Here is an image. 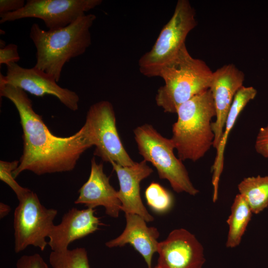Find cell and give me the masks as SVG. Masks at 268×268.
Instances as JSON below:
<instances>
[{"label":"cell","mask_w":268,"mask_h":268,"mask_svg":"<svg viewBox=\"0 0 268 268\" xmlns=\"http://www.w3.org/2000/svg\"><path fill=\"white\" fill-rule=\"evenodd\" d=\"M0 95L15 106L23 131V152L18 166L13 172L15 178L24 171L37 175L72 171L81 155L93 146L84 126L67 137L52 133L21 89L0 82Z\"/></svg>","instance_id":"obj_1"},{"label":"cell","mask_w":268,"mask_h":268,"mask_svg":"<svg viewBox=\"0 0 268 268\" xmlns=\"http://www.w3.org/2000/svg\"><path fill=\"white\" fill-rule=\"evenodd\" d=\"M96 18L93 14H86L68 26L54 30H45L33 24L29 36L36 49L34 67L58 82L65 65L84 54L91 45L90 28Z\"/></svg>","instance_id":"obj_2"},{"label":"cell","mask_w":268,"mask_h":268,"mask_svg":"<svg viewBox=\"0 0 268 268\" xmlns=\"http://www.w3.org/2000/svg\"><path fill=\"white\" fill-rule=\"evenodd\" d=\"M172 126L171 138L178 158L196 162L213 147L214 134L212 119L216 115L210 90L207 89L181 104Z\"/></svg>","instance_id":"obj_3"},{"label":"cell","mask_w":268,"mask_h":268,"mask_svg":"<svg viewBox=\"0 0 268 268\" xmlns=\"http://www.w3.org/2000/svg\"><path fill=\"white\" fill-rule=\"evenodd\" d=\"M212 74L206 63L193 57L185 44L160 71L164 84L157 90V105L164 112L176 114L181 104L209 89Z\"/></svg>","instance_id":"obj_4"},{"label":"cell","mask_w":268,"mask_h":268,"mask_svg":"<svg viewBox=\"0 0 268 268\" xmlns=\"http://www.w3.org/2000/svg\"><path fill=\"white\" fill-rule=\"evenodd\" d=\"M134 133L139 154L156 168L160 179L167 180L177 193L192 196L199 193L182 161L175 156L171 138L164 137L147 124L137 127Z\"/></svg>","instance_id":"obj_5"},{"label":"cell","mask_w":268,"mask_h":268,"mask_svg":"<svg viewBox=\"0 0 268 268\" xmlns=\"http://www.w3.org/2000/svg\"><path fill=\"white\" fill-rule=\"evenodd\" d=\"M197 25L195 10L190 2L179 0L172 17L161 29L151 50L139 59L140 73L148 77L158 76L162 67L177 55Z\"/></svg>","instance_id":"obj_6"},{"label":"cell","mask_w":268,"mask_h":268,"mask_svg":"<svg viewBox=\"0 0 268 268\" xmlns=\"http://www.w3.org/2000/svg\"><path fill=\"white\" fill-rule=\"evenodd\" d=\"M14 213V250L16 253L33 246L44 251L46 238L54 226L58 210L41 204L37 194L30 191L18 200Z\"/></svg>","instance_id":"obj_7"},{"label":"cell","mask_w":268,"mask_h":268,"mask_svg":"<svg viewBox=\"0 0 268 268\" xmlns=\"http://www.w3.org/2000/svg\"><path fill=\"white\" fill-rule=\"evenodd\" d=\"M116 122L112 104L108 101H101L90 107L83 126L95 146V155L104 162H114L123 166H132L135 162L123 146Z\"/></svg>","instance_id":"obj_8"},{"label":"cell","mask_w":268,"mask_h":268,"mask_svg":"<svg viewBox=\"0 0 268 268\" xmlns=\"http://www.w3.org/2000/svg\"><path fill=\"white\" fill-rule=\"evenodd\" d=\"M102 2L101 0H27L15 12L0 14V23L25 18L42 20L48 30L68 26Z\"/></svg>","instance_id":"obj_9"},{"label":"cell","mask_w":268,"mask_h":268,"mask_svg":"<svg viewBox=\"0 0 268 268\" xmlns=\"http://www.w3.org/2000/svg\"><path fill=\"white\" fill-rule=\"evenodd\" d=\"M6 69L5 75L0 74V82L18 87L37 97L53 95L69 110H78L77 94L59 86L51 75L34 67L24 68L17 63L7 65Z\"/></svg>","instance_id":"obj_10"},{"label":"cell","mask_w":268,"mask_h":268,"mask_svg":"<svg viewBox=\"0 0 268 268\" xmlns=\"http://www.w3.org/2000/svg\"><path fill=\"white\" fill-rule=\"evenodd\" d=\"M157 253L159 268H202L205 262L202 245L183 228L173 230L159 242Z\"/></svg>","instance_id":"obj_11"},{"label":"cell","mask_w":268,"mask_h":268,"mask_svg":"<svg viewBox=\"0 0 268 268\" xmlns=\"http://www.w3.org/2000/svg\"><path fill=\"white\" fill-rule=\"evenodd\" d=\"M244 72L232 64L224 65L213 72L209 89L213 98L216 115L212 123L214 134L213 147L217 148L222 135L225 121L238 91L243 86Z\"/></svg>","instance_id":"obj_12"},{"label":"cell","mask_w":268,"mask_h":268,"mask_svg":"<svg viewBox=\"0 0 268 268\" xmlns=\"http://www.w3.org/2000/svg\"><path fill=\"white\" fill-rule=\"evenodd\" d=\"M146 162L143 160L131 166H123L114 162L110 163L119 182L118 194L121 210L125 214H136L148 222L153 221L154 217L144 206L140 195V182L153 172Z\"/></svg>","instance_id":"obj_13"},{"label":"cell","mask_w":268,"mask_h":268,"mask_svg":"<svg viewBox=\"0 0 268 268\" xmlns=\"http://www.w3.org/2000/svg\"><path fill=\"white\" fill-rule=\"evenodd\" d=\"M78 193L74 203L83 204L93 209L102 206L108 215L118 217L122 204L118 191L110 184L109 177L104 172L103 164L97 163L95 157L91 160L89 178L79 189Z\"/></svg>","instance_id":"obj_14"},{"label":"cell","mask_w":268,"mask_h":268,"mask_svg":"<svg viewBox=\"0 0 268 268\" xmlns=\"http://www.w3.org/2000/svg\"><path fill=\"white\" fill-rule=\"evenodd\" d=\"M94 212L91 208L78 209L73 207L66 212L61 223L54 225L49 235L48 242L52 251H65L74 241L98 230L102 224Z\"/></svg>","instance_id":"obj_15"},{"label":"cell","mask_w":268,"mask_h":268,"mask_svg":"<svg viewBox=\"0 0 268 268\" xmlns=\"http://www.w3.org/2000/svg\"><path fill=\"white\" fill-rule=\"evenodd\" d=\"M126 225L122 233L115 239L106 243L109 248L131 245L143 258L148 268H151L153 255L157 252L159 232L154 227H148L140 216L134 213L125 214Z\"/></svg>","instance_id":"obj_16"},{"label":"cell","mask_w":268,"mask_h":268,"mask_svg":"<svg viewBox=\"0 0 268 268\" xmlns=\"http://www.w3.org/2000/svg\"><path fill=\"white\" fill-rule=\"evenodd\" d=\"M257 94L253 86H243L236 93L228 112L224 130L217 147L216 156L212 166V185L213 202L218 199L219 182L224 166V153L229 133L233 128L239 115L247 104L253 100Z\"/></svg>","instance_id":"obj_17"},{"label":"cell","mask_w":268,"mask_h":268,"mask_svg":"<svg viewBox=\"0 0 268 268\" xmlns=\"http://www.w3.org/2000/svg\"><path fill=\"white\" fill-rule=\"evenodd\" d=\"M252 213L243 197L237 194L231 206V214L226 221L229 227L226 242L227 248H233L240 244Z\"/></svg>","instance_id":"obj_18"},{"label":"cell","mask_w":268,"mask_h":268,"mask_svg":"<svg viewBox=\"0 0 268 268\" xmlns=\"http://www.w3.org/2000/svg\"><path fill=\"white\" fill-rule=\"evenodd\" d=\"M239 194L257 214L268 206V176L245 178L238 185Z\"/></svg>","instance_id":"obj_19"},{"label":"cell","mask_w":268,"mask_h":268,"mask_svg":"<svg viewBox=\"0 0 268 268\" xmlns=\"http://www.w3.org/2000/svg\"><path fill=\"white\" fill-rule=\"evenodd\" d=\"M49 260L53 268H90L87 253L84 248L52 251Z\"/></svg>","instance_id":"obj_20"},{"label":"cell","mask_w":268,"mask_h":268,"mask_svg":"<svg viewBox=\"0 0 268 268\" xmlns=\"http://www.w3.org/2000/svg\"><path fill=\"white\" fill-rule=\"evenodd\" d=\"M147 204L155 212L164 213L171 209L174 200L172 195L159 184L152 182L145 191Z\"/></svg>","instance_id":"obj_21"},{"label":"cell","mask_w":268,"mask_h":268,"mask_svg":"<svg viewBox=\"0 0 268 268\" xmlns=\"http://www.w3.org/2000/svg\"><path fill=\"white\" fill-rule=\"evenodd\" d=\"M19 161H0V180L6 184L15 193L18 200L31 190L21 186L16 181L13 172L18 167Z\"/></svg>","instance_id":"obj_22"},{"label":"cell","mask_w":268,"mask_h":268,"mask_svg":"<svg viewBox=\"0 0 268 268\" xmlns=\"http://www.w3.org/2000/svg\"><path fill=\"white\" fill-rule=\"evenodd\" d=\"M16 268H49L47 264L39 254L23 255L19 258Z\"/></svg>","instance_id":"obj_23"},{"label":"cell","mask_w":268,"mask_h":268,"mask_svg":"<svg viewBox=\"0 0 268 268\" xmlns=\"http://www.w3.org/2000/svg\"><path fill=\"white\" fill-rule=\"evenodd\" d=\"M18 46L15 44H9L0 49V65L6 66L11 63H17L20 60Z\"/></svg>","instance_id":"obj_24"},{"label":"cell","mask_w":268,"mask_h":268,"mask_svg":"<svg viewBox=\"0 0 268 268\" xmlns=\"http://www.w3.org/2000/svg\"><path fill=\"white\" fill-rule=\"evenodd\" d=\"M255 148L258 154L268 158V124L259 130L256 136Z\"/></svg>","instance_id":"obj_25"},{"label":"cell","mask_w":268,"mask_h":268,"mask_svg":"<svg viewBox=\"0 0 268 268\" xmlns=\"http://www.w3.org/2000/svg\"><path fill=\"white\" fill-rule=\"evenodd\" d=\"M24 0H0V14L15 12L24 7Z\"/></svg>","instance_id":"obj_26"},{"label":"cell","mask_w":268,"mask_h":268,"mask_svg":"<svg viewBox=\"0 0 268 268\" xmlns=\"http://www.w3.org/2000/svg\"><path fill=\"white\" fill-rule=\"evenodd\" d=\"M11 210V207L9 205L0 202V218L2 219L8 214Z\"/></svg>","instance_id":"obj_27"},{"label":"cell","mask_w":268,"mask_h":268,"mask_svg":"<svg viewBox=\"0 0 268 268\" xmlns=\"http://www.w3.org/2000/svg\"><path fill=\"white\" fill-rule=\"evenodd\" d=\"M159 268L156 266L155 268Z\"/></svg>","instance_id":"obj_28"}]
</instances>
